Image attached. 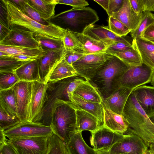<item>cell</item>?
I'll return each instance as SVG.
<instances>
[{"label": "cell", "mask_w": 154, "mask_h": 154, "mask_svg": "<svg viewBox=\"0 0 154 154\" xmlns=\"http://www.w3.org/2000/svg\"><path fill=\"white\" fill-rule=\"evenodd\" d=\"M123 115L129 125L128 134L138 136L148 147L154 143V124L141 108L132 91L125 106Z\"/></svg>", "instance_id": "1"}, {"label": "cell", "mask_w": 154, "mask_h": 154, "mask_svg": "<svg viewBox=\"0 0 154 154\" xmlns=\"http://www.w3.org/2000/svg\"><path fill=\"white\" fill-rule=\"evenodd\" d=\"M50 127L53 133L66 144L77 132L74 104L71 102L56 99L50 110Z\"/></svg>", "instance_id": "2"}, {"label": "cell", "mask_w": 154, "mask_h": 154, "mask_svg": "<svg viewBox=\"0 0 154 154\" xmlns=\"http://www.w3.org/2000/svg\"><path fill=\"white\" fill-rule=\"evenodd\" d=\"M130 67L113 55L89 81L97 89L103 100L120 87L119 79Z\"/></svg>", "instance_id": "3"}, {"label": "cell", "mask_w": 154, "mask_h": 154, "mask_svg": "<svg viewBox=\"0 0 154 154\" xmlns=\"http://www.w3.org/2000/svg\"><path fill=\"white\" fill-rule=\"evenodd\" d=\"M2 1L6 7L10 28L11 26H18L34 33L57 39L63 38L65 29L50 22L48 25L41 24L26 15L11 0Z\"/></svg>", "instance_id": "4"}, {"label": "cell", "mask_w": 154, "mask_h": 154, "mask_svg": "<svg viewBox=\"0 0 154 154\" xmlns=\"http://www.w3.org/2000/svg\"><path fill=\"white\" fill-rule=\"evenodd\" d=\"M56 25L73 33L82 34L85 29L99 20L96 11L89 7L72 8L63 12L50 20Z\"/></svg>", "instance_id": "5"}, {"label": "cell", "mask_w": 154, "mask_h": 154, "mask_svg": "<svg viewBox=\"0 0 154 154\" xmlns=\"http://www.w3.org/2000/svg\"><path fill=\"white\" fill-rule=\"evenodd\" d=\"M112 56L105 52L85 54L72 66L78 75L89 81Z\"/></svg>", "instance_id": "6"}, {"label": "cell", "mask_w": 154, "mask_h": 154, "mask_svg": "<svg viewBox=\"0 0 154 154\" xmlns=\"http://www.w3.org/2000/svg\"><path fill=\"white\" fill-rule=\"evenodd\" d=\"M9 138L35 137H50L54 133L50 126L28 122H20L3 131Z\"/></svg>", "instance_id": "7"}, {"label": "cell", "mask_w": 154, "mask_h": 154, "mask_svg": "<svg viewBox=\"0 0 154 154\" xmlns=\"http://www.w3.org/2000/svg\"><path fill=\"white\" fill-rule=\"evenodd\" d=\"M154 69L143 63L141 66H131L119 79V87L134 89L151 82Z\"/></svg>", "instance_id": "8"}, {"label": "cell", "mask_w": 154, "mask_h": 154, "mask_svg": "<svg viewBox=\"0 0 154 154\" xmlns=\"http://www.w3.org/2000/svg\"><path fill=\"white\" fill-rule=\"evenodd\" d=\"M50 137L9 138L7 143L14 149L17 154H45Z\"/></svg>", "instance_id": "9"}, {"label": "cell", "mask_w": 154, "mask_h": 154, "mask_svg": "<svg viewBox=\"0 0 154 154\" xmlns=\"http://www.w3.org/2000/svg\"><path fill=\"white\" fill-rule=\"evenodd\" d=\"M48 86L47 83L32 82L28 122L39 123L45 103L47 100Z\"/></svg>", "instance_id": "10"}, {"label": "cell", "mask_w": 154, "mask_h": 154, "mask_svg": "<svg viewBox=\"0 0 154 154\" xmlns=\"http://www.w3.org/2000/svg\"><path fill=\"white\" fill-rule=\"evenodd\" d=\"M91 133V145L97 152H108L115 144L127 135L113 131L103 125Z\"/></svg>", "instance_id": "11"}, {"label": "cell", "mask_w": 154, "mask_h": 154, "mask_svg": "<svg viewBox=\"0 0 154 154\" xmlns=\"http://www.w3.org/2000/svg\"><path fill=\"white\" fill-rule=\"evenodd\" d=\"M10 29L8 34L0 41V45L41 49L33 32L18 26H10Z\"/></svg>", "instance_id": "12"}, {"label": "cell", "mask_w": 154, "mask_h": 154, "mask_svg": "<svg viewBox=\"0 0 154 154\" xmlns=\"http://www.w3.org/2000/svg\"><path fill=\"white\" fill-rule=\"evenodd\" d=\"M32 83L20 81L12 88L15 94L17 116L21 122H28Z\"/></svg>", "instance_id": "13"}, {"label": "cell", "mask_w": 154, "mask_h": 154, "mask_svg": "<svg viewBox=\"0 0 154 154\" xmlns=\"http://www.w3.org/2000/svg\"><path fill=\"white\" fill-rule=\"evenodd\" d=\"M148 147L138 136H127L115 144L108 152L110 154H144Z\"/></svg>", "instance_id": "14"}, {"label": "cell", "mask_w": 154, "mask_h": 154, "mask_svg": "<svg viewBox=\"0 0 154 154\" xmlns=\"http://www.w3.org/2000/svg\"><path fill=\"white\" fill-rule=\"evenodd\" d=\"M92 38L101 42L108 47L114 42H118L131 45L128 41L122 37L116 35L109 28L104 26H97L94 24L87 28L83 33Z\"/></svg>", "instance_id": "15"}, {"label": "cell", "mask_w": 154, "mask_h": 154, "mask_svg": "<svg viewBox=\"0 0 154 154\" xmlns=\"http://www.w3.org/2000/svg\"><path fill=\"white\" fill-rule=\"evenodd\" d=\"M71 32L77 46L75 51L85 54L106 52L108 46L103 42L94 39L83 33Z\"/></svg>", "instance_id": "16"}, {"label": "cell", "mask_w": 154, "mask_h": 154, "mask_svg": "<svg viewBox=\"0 0 154 154\" xmlns=\"http://www.w3.org/2000/svg\"><path fill=\"white\" fill-rule=\"evenodd\" d=\"M65 50L45 52L43 55L38 59L40 76L42 82L47 83L51 71L63 57Z\"/></svg>", "instance_id": "17"}, {"label": "cell", "mask_w": 154, "mask_h": 154, "mask_svg": "<svg viewBox=\"0 0 154 154\" xmlns=\"http://www.w3.org/2000/svg\"><path fill=\"white\" fill-rule=\"evenodd\" d=\"M133 89L120 87L108 97L103 100V104L113 112L123 115L127 99Z\"/></svg>", "instance_id": "18"}, {"label": "cell", "mask_w": 154, "mask_h": 154, "mask_svg": "<svg viewBox=\"0 0 154 154\" xmlns=\"http://www.w3.org/2000/svg\"><path fill=\"white\" fill-rule=\"evenodd\" d=\"M142 14H138L134 11L129 0H123L122 8L112 17L124 24L131 32L135 30L139 26Z\"/></svg>", "instance_id": "19"}, {"label": "cell", "mask_w": 154, "mask_h": 154, "mask_svg": "<svg viewBox=\"0 0 154 154\" xmlns=\"http://www.w3.org/2000/svg\"><path fill=\"white\" fill-rule=\"evenodd\" d=\"M132 92L140 105L149 117L154 113V87L141 85Z\"/></svg>", "instance_id": "20"}, {"label": "cell", "mask_w": 154, "mask_h": 154, "mask_svg": "<svg viewBox=\"0 0 154 154\" xmlns=\"http://www.w3.org/2000/svg\"><path fill=\"white\" fill-rule=\"evenodd\" d=\"M103 105L104 112L103 125L116 132L123 134H126L129 127L123 116L113 112L103 104Z\"/></svg>", "instance_id": "21"}, {"label": "cell", "mask_w": 154, "mask_h": 154, "mask_svg": "<svg viewBox=\"0 0 154 154\" xmlns=\"http://www.w3.org/2000/svg\"><path fill=\"white\" fill-rule=\"evenodd\" d=\"M74 105L76 115L77 132H82L83 131L92 132L102 126L97 118L94 116L75 105Z\"/></svg>", "instance_id": "22"}, {"label": "cell", "mask_w": 154, "mask_h": 154, "mask_svg": "<svg viewBox=\"0 0 154 154\" xmlns=\"http://www.w3.org/2000/svg\"><path fill=\"white\" fill-rule=\"evenodd\" d=\"M132 45L138 51L143 63L154 69V44L140 37L133 39Z\"/></svg>", "instance_id": "23"}, {"label": "cell", "mask_w": 154, "mask_h": 154, "mask_svg": "<svg viewBox=\"0 0 154 154\" xmlns=\"http://www.w3.org/2000/svg\"><path fill=\"white\" fill-rule=\"evenodd\" d=\"M69 100L77 106L95 116L100 125H103L104 112L102 103L87 101L73 94L69 97Z\"/></svg>", "instance_id": "24"}, {"label": "cell", "mask_w": 154, "mask_h": 154, "mask_svg": "<svg viewBox=\"0 0 154 154\" xmlns=\"http://www.w3.org/2000/svg\"><path fill=\"white\" fill-rule=\"evenodd\" d=\"M38 59L26 62L14 71L20 81L41 82Z\"/></svg>", "instance_id": "25"}, {"label": "cell", "mask_w": 154, "mask_h": 154, "mask_svg": "<svg viewBox=\"0 0 154 154\" xmlns=\"http://www.w3.org/2000/svg\"><path fill=\"white\" fill-rule=\"evenodd\" d=\"M78 75L72 65L68 63L63 56L51 71L47 83L55 82L67 78Z\"/></svg>", "instance_id": "26"}, {"label": "cell", "mask_w": 154, "mask_h": 154, "mask_svg": "<svg viewBox=\"0 0 154 154\" xmlns=\"http://www.w3.org/2000/svg\"><path fill=\"white\" fill-rule=\"evenodd\" d=\"M82 132H78L74 134L66 144L69 154H98L97 151L86 143Z\"/></svg>", "instance_id": "27"}, {"label": "cell", "mask_w": 154, "mask_h": 154, "mask_svg": "<svg viewBox=\"0 0 154 154\" xmlns=\"http://www.w3.org/2000/svg\"><path fill=\"white\" fill-rule=\"evenodd\" d=\"M73 94L89 102L100 103L103 102V99L97 89L88 80L79 85Z\"/></svg>", "instance_id": "28"}, {"label": "cell", "mask_w": 154, "mask_h": 154, "mask_svg": "<svg viewBox=\"0 0 154 154\" xmlns=\"http://www.w3.org/2000/svg\"><path fill=\"white\" fill-rule=\"evenodd\" d=\"M28 3L44 20L48 21L55 14L54 0H27Z\"/></svg>", "instance_id": "29"}, {"label": "cell", "mask_w": 154, "mask_h": 154, "mask_svg": "<svg viewBox=\"0 0 154 154\" xmlns=\"http://www.w3.org/2000/svg\"><path fill=\"white\" fill-rule=\"evenodd\" d=\"M33 36L38 42L41 48L44 52L65 49L62 39L52 38L35 33H33Z\"/></svg>", "instance_id": "30"}, {"label": "cell", "mask_w": 154, "mask_h": 154, "mask_svg": "<svg viewBox=\"0 0 154 154\" xmlns=\"http://www.w3.org/2000/svg\"><path fill=\"white\" fill-rule=\"evenodd\" d=\"M0 105L10 114L18 118L15 94L12 88L0 91Z\"/></svg>", "instance_id": "31"}, {"label": "cell", "mask_w": 154, "mask_h": 154, "mask_svg": "<svg viewBox=\"0 0 154 154\" xmlns=\"http://www.w3.org/2000/svg\"><path fill=\"white\" fill-rule=\"evenodd\" d=\"M0 51L6 52L10 55L23 54L40 57L44 51L41 49L0 45Z\"/></svg>", "instance_id": "32"}, {"label": "cell", "mask_w": 154, "mask_h": 154, "mask_svg": "<svg viewBox=\"0 0 154 154\" xmlns=\"http://www.w3.org/2000/svg\"><path fill=\"white\" fill-rule=\"evenodd\" d=\"M112 55L117 57L131 66H140L143 63L138 51L134 48L130 50L116 53Z\"/></svg>", "instance_id": "33"}, {"label": "cell", "mask_w": 154, "mask_h": 154, "mask_svg": "<svg viewBox=\"0 0 154 154\" xmlns=\"http://www.w3.org/2000/svg\"><path fill=\"white\" fill-rule=\"evenodd\" d=\"M24 14L32 19L44 25H48L50 23L42 19L39 14L28 3L27 0H11Z\"/></svg>", "instance_id": "34"}, {"label": "cell", "mask_w": 154, "mask_h": 154, "mask_svg": "<svg viewBox=\"0 0 154 154\" xmlns=\"http://www.w3.org/2000/svg\"><path fill=\"white\" fill-rule=\"evenodd\" d=\"M45 154H69L66 144L53 134L49 138Z\"/></svg>", "instance_id": "35"}, {"label": "cell", "mask_w": 154, "mask_h": 154, "mask_svg": "<svg viewBox=\"0 0 154 154\" xmlns=\"http://www.w3.org/2000/svg\"><path fill=\"white\" fill-rule=\"evenodd\" d=\"M154 22L153 14L151 12H143L139 26L135 30L130 32V35L133 39L141 37L143 32L146 29Z\"/></svg>", "instance_id": "36"}, {"label": "cell", "mask_w": 154, "mask_h": 154, "mask_svg": "<svg viewBox=\"0 0 154 154\" xmlns=\"http://www.w3.org/2000/svg\"><path fill=\"white\" fill-rule=\"evenodd\" d=\"M20 122L18 118L10 114L0 105V130L4 131Z\"/></svg>", "instance_id": "37"}, {"label": "cell", "mask_w": 154, "mask_h": 154, "mask_svg": "<svg viewBox=\"0 0 154 154\" xmlns=\"http://www.w3.org/2000/svg\"><path fill=\"white\" fill-rule=\"evenodd\" d=\"M20 81L14 72H0V91L11 88Z\"/></svg>", "instance_id": "38"}, {"label": "cell", "mask_w": 154, "mask_h": 154, "mask_svg": "<svg viewBox=\"0 0 154 154\" xmlns=\"http://www.w3.org/2000/svg\"><path fill=\"white\" fill-rule=\"evenodd\" d=\"M108 26L112 32L120 37L126 36L131 32L124 24L112 17H109Z\"/></svg>", "instance_id": "39"}, {"label": "cell", "mask_w": 154, "mask_h": 154, "mask_svg": "<svg viewBox=\"0 0 154 154\" xmlns=\"http://www.w3.org/2000/svg\"><path fill=\"white\" fill-rule=\"evenodd\" d=\"M25 62L9 57L0 58V72H14Z\"/></svg>", "instance_id": "40"}, {"label": "cell", "mask_w": 154, "mask_h": 154, "mask_svg": "<svg viewBox=\"0 0 154 154\" xmlns=\"http://www.w3.org/2000/svg\"><path fill=\"white\" fill-rule=\"evenodd\" d=\"M132 45H130L118 42H114L109 46L105 52L112 55L114 53L133 48Z\"/></svg>", "instance_id": "41"}, {"label": "cell", "mask_w": 154, "mask_h": 154, "mask_svg": "<svg viewBox=\"0 0 154 154\" xmlns=\"http://www.w3.org/2000/svg\"><path fill=\"white\" fill-rule=\"evenodd\" d=\"M85 55L75 50L65 49L63 57L68 63L72 65Z\"/></svg>", "instance_id": "42"}, {"label": "cell", "mask_w": 154, "mask_h": 154, "mask_svg": "<svg viewBox=\"0 0 154 154\" xmlns=\"http://www.w3.org/2000/svg\"><path fill=\"white\" fill-rule=\"evenodd\" d=\"M62 39L66 50H76L77 46L70 31L65 30Z\"/></svg>", "instance_id": "43"}, {"label": "cell", "mask_w": 154, "mask_h": 154, "mask_svg": "<svg viewBox=\"0 0 154 154\" xmlns=\"http://www.w3.org/2000/svg\"><path fill=\"white\" fill-rule=\"evenodd\" d=\"M55 3L71 6L73 8L85 7L88 5L87 2L84 0H54Z\"/></svg>", "instance_id": "44"}, {"label": "cell", "mask_w": 154, "mask_h": 154, "mask_svg": "<svg viewBox=\"0 0 154 154\" xmlns=\"http://www.w3.org/2000/svg\"><path fill=\"white\" fill-rule=\"evenodd\" d=\"M109 5L106 12L109 17H112L122 8L123 0H108Z\"/></svg>", "instance_id": "45"}, {"label": "cell", "mask_w": 154, "mask_h": 154, "mask_svg": "<svg viewBox=\"0 0 154 154\" xmlns=\"http://www.w3.org/2000/svg\"><path fill=\"white\" fill-rule=\"evenodd\" d=\"M0 22L10 28L8 20V14L6 7L2 0L0 2Z\"/></svg>", "instance_id": "46"}, {"label": "cell", "mask_w": 154, "mask_h": 154, "mask_svg": "<svg viewBox=\"0 0 154 154\" xmlns=\"http://www.w3.org/2000/svg\"><path fill=\"white\" fill-rule=\"evenodd\" d=\"M141 37L148 41L154 40V22L146 29Z\"/></svg>", "instance_id": "47"}, {"label": "cell", "mask_w": 154, "mask_h": 154, "mask_svg": "<svg viewBox=\"0 0 154 154\" xmlns=\"http://www.w3.org/2000/svg\"><path fill=\"white\" fill-rule=\"evenodd\" d=\"M140 1L143 12L154 11V0Z\"/></svg>", "instance_id": "48"}, {"label": "cell", "mask_w": 154, "mask_h": 154, "mask_svg": "<svg viewBox=\"0 0 154 154\" xmlns=\"http://www.w3.org/2000/svg\"><path fill=\"white\" fill-rule=\"evenodd\" d=\"M14 60L24 62H26L34 60L39 58L40 57H33L23 54H17L11 55L10 57Z\"/></svg>", "instance_id": "49"}, {"label": "cell", "mask_w": 154, "mask_h": 154, "mask_svg": "<svg viewBox=\"0 0 154 154\" xmlns=\"http://www.w3.org/2000/svg\"><path fill=\"white\" fill-rule=\"evenodd\" d=\"M131 6L134 11L138 14L143 13L140 0H129Z\"/></svg>", "instance_id": "50"}, {"label": "cell", "mask_w": 154, "mask_h": 154, "mask_svg": "<svg viewBox=\"0 0 154 154\" xmlns=\"http://www.w3.org/2000/svg\"><path fill=\"white\" fill-rule=\"evenodd\" d=\"M0 154H17L14 149L7 143L0 147Z\"/></svg>", "instance_id": "51"}, {"label": "cell", "mask_w": 154, "mask_h": 154, "mask_svg": "<svg viewBox=\"0 0 154 154\" xmlns=\"http://www.w3.org/2000/svg\"><path fill=\"white\" fill-rule=\"evenodd\" d=\"M11 29L0 22V41L4 39L9 33Z\"/></svg>", "instance_id": "52"}, {"label": "cell", "mask_w": 154, "mask_h": 154, "mask_svg": "<svg viewBox=\"0 0 154 154\" xmlns=\"http://www.w3.org/2000/svg\"><path fill=\"white\" fill-rule=\"evenodd\" d=\"M94 1L98 3L107 12L108 8V0H94Z\"/></svg>", "instance_id": "53"}, {"label": "cell", "mask_w": 154, "mask_h": 154, "mask_svg": "<svg viewBox=\"0 0 154 154\" xmlns=\"http://www.w3.org/2000/svg\"><path fill=\"white\" fill-rule=\"evenodd\" d=\"M7 140L3 133V131L0 130V147L7 143Z\"/></svg>", "instance_id": "54"}, {"label": "cell", "mask_w": 154, "mask_h": 154, "mask_svg": "<svg viewBox=\"0 0 154 154\" xmlns=\"http://www.w3.org/2000/svg\"><path fill=\"white\" fill-rule=\"evenodd\" d=\"M144 154H154V152L152 150L148 149L146 150Z\"/></svg>", "instance_id": "55"}, {"label": "cell", "mask_w": 154, "mask_h": 154, "mask_svg": "<svg viewBox=\"0 0 154 154\" xmlns=\"http://www.w3.org/2000/svg\"><path fill=\"white\" fill-rule=\"evenodd\" d=\"M149 117L151 121L154 124V113L153 114Z\"/></svg>", "instance_id": "56"}, {"label": "cell", "mask_w": 154, "mask_h": 154, "mask_svg": "<svg viewBox=\"0 0 154 154\" xmlns=\"http://www.w3.org/2000/svg\"><path fill=\"white\" fill-rule=\"evenodd\" d=\"M150 82L151 84L154 87V72L153 73Z\"/></svg>", "instance_id": "57"}, {"label": "cell", "mask_w": 154, "mask_h": 154, "mask_svg": "<svg viewBox=\"0 0 154 154\" xmlns=\"http://www.w3.org/2000/svg\"><path fill=\"white\" fill-rule=\"evenodd\" d=\"M149 149L152 150L153 152H154V143L151 144L150 146Z\"/></svg>", "instance_id": "58"}, {"label": "cell", "mask_w": 154, "mask_h": 154, "mask_svg": "<svg viewBox=\"0 0 154 154\" xmlns=\"http://www.w3.org/2000/svg\"><path fill=\"white\" fill-rule=\"evenodd\" d=\"M97 152L98 154H110L108 152Z\"/></svg>", "instance_id": "59"}, {"label": "cell", "mask_w": 154, "mask_h": 154, "mask_svg": "<svg viewBox=\"0 0 154 154\" xmlns=\"http://www.w3.org/2000/svg\"><path fill=\"white\" fill-rule=\"evenodd\" d=\"M148 41L154 44V40H149Z\"/></svg>", "instance_id": "60"}]
</instances>
